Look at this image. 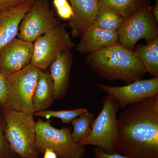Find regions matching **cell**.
Returning a JSON list of instances; mask_svg holds the SVG:
<instances>
[{
	"label": "cell",
	"mask_w": 158,
	"mask_h": 158,
	"mask_svg": "<svg viewBox=\"0 0 158 158\" xmlns=\"http://www.w3.org/2000/svg\"><path fill=\"white\" fill-rule=\"evenodd\" d=\"M118 120L116 152L128 158H158V95L129 105Z\"/></svg>",
	"instance_id": "6da1fadb"
},
{
	"label": "cell",
	"mask_w": 158,
	"mask_h": 158,
	"mask_svg": "<svg viewBox=\"0 0 158 158\" xmlns=\"http://www.w3.org/2000/svg\"><path fill=\"white\" fill-rule=\"evenodd\" d=\"M86 59L94 73L110 81L122 80L128 85L147 73L135 52L119 42L90 53Z\"/></svg>",
	"instance_id": "7a4b0ae2"
},
{
	"label": "cell",
	"mask_w": 158,
	"mask_h": 158,
	"mask_svg": "<svg viewBox=\"0 0 158 158\" xmlns=\"http://www.w3.org/2000/svg\"><path fill=\"white\" fill-rule=\"evenodd\" d=\"M2 112L5 122L4 135L14 152L20 158H39L34 116L11 109Z\"/></svg>",
	"instance_id": "3957f363"
},
{
	"label": "cell",
	"mask_w": 158,
	"mask_h": 158,
	"mask_svg": "<svg viewBox=\"0 0 158 158\" xmlns=\"http://www.w3.org/2000/svg\"><path fill=\"white\" fill-rule=\"evenodd\" d=\"M102 108L97 118L91 124L89 135L78 142L81 146L91 145L109 153L116 152L118 135V120L116 114L119 110L118 102L108 95L103 98Z\"/></svg>",
	"instance_id": "277c9868"
},
{
	"label": "cell",
	"mask_w": 158,
	"mask_h": 158,
	"mask_svg": "<svg viewBox=\"0 0 158 158\" xmlns=\"http://www.w3.org/2000/svg\"><path fill=\"white\" fill-rule=\"evenodd\" d=\"M36 145L38 152L44 153L50 148L59 158H83L86 148L76 143L72 138L71 127L59 129L52 126L51 121L39 119L36 122Z\"/></svg>",
	"instance_id": "5b68a950"
},
{
	"label": "cell",
	"mask_w": 158,
	"mask_h": 158,
	"mask_svg": "<svg viewBox=\"0 0 158 158\" xmlns=\"http://www.w3.org/2000/svg\"><path fill=\"white\" fill-rule=\"evenodd\" d=\"M40 70L30 63L6 77L10 109L34 116L33 97Z\"/></svg>",
	"instance_id": "8992f818"
},
{
	"label": "cell",
	"mask_w": 158,
	"mask_h": 158,
	"mask_svg": "<svg viewBox=\"0 0 158 158\" xmlns=\"http://www.w3.org/2000/svg\"><path fill=\"white\" fill-rule=\"evenodd\" d=\"M34 52L31 64L45 70L63 51L70 50L74 46L64 24L40 36L34 42Z\"/></svg>",
	"instance_id": "52a82bcc"
},
{
	"label": "cell",
	"mask_w": 158,
	"mask_h": 158,
	"mask_svg": "<svg viewBox=\"0 0 158 158\" xmlns=\"http://www.w3.org/2000/svg\"><path fill=\"white\" fill-rule=\"evenodd\" d=\"M118 42L133 50L138 40L145 39L148 43L158 37V23L148 5L125 18L117 32Z\"/></svg>",
	"instance_id": "ba28073f"
},
{
	"label": "cell",
	"mask_w": 158,
	"mask_h": 158,
	"mask_svg": "<svg viewBox=\"0 0 158 158\" xmlns=\"http://www.w3.org/2000/svg\"><path fill=\"white\" fill-rule=\"evenodd\" d=\"M60 24L48 0H34L21 22L17 36L19 39L34 42L40 36Z\"/></svg>",
	"instance_id": "9c48e42d"
},
{
	"label": "cell",
	"mask_w": 158,
	"mask_h": 158,
	"mask_svg": "<svg viewBox=\"0 0 158 158\" xmlns=\"http://www.w3.org/2000/svg\"><path fill=\"white\" fill-rule=\"evenodd\" d=\"M97 87L116 100L119 108L124 109L144 99L158 95V77L147 80L140 79L121 87L103 84H98Z\"/></svg>",
	"instance_id": "30bf717a"
},
{
	"label": "cell",
	"mask_w": 158,
	"mask_h": 158,
	"mask_svg": "<svg viewBox=\"0 0 158 158\" xmlns=\"http://www.w3.org/2000/svg\"><path fill=\"white\" fill-rule=\"evenodd\" d=\"M33 43L15 38L0 50V73L7 77L21 70L31 63Z\"/></svg>",
	"instance_id": "8fae6325"
},
{
	"label": "cell",
	"mask_w": 158,
	"mask_h": 158,
	"mask_svg": "<svg viewBox=\"0 0 158 158\" xmlns=\"http://www.w3.org/2000/svg\"><path fill=\"white\" fill-rule=\"evenodd\" d=\"M71 5L73 16L68 25L74 37L81 36L91 27L98 14L100 5L98 0H69Z\"/></svg>",
	"instance_id": "7c38bea8"
},
{
	"label": "cell",
	"mask_w": 158,
	"mask_h": 158,
	"mask_svg": "<svg viewBox=\"0 0 158 158\" xmlns=\"http://www.w3.org/2000/svg\"><path fill=\"white\" fill-rule=\"evenodd\" d=\"M34 1L27 0L17 6L0 11V50L17 36L21 22Z\"/></svg>",
	"instance_id": "4fadbf2b"
},
{
	"label": "cell",
	"mask_w": 158,
	"mask_h": 158,
	"mask_svg": "<svg viewBox=\"0 0 158 158\" xmlns=\"http://www.w3.org/2000/svg\"><path fill=\"white\" fill-rule=\"evenodd\" d=\"M73 57L70 50L63 51L50 65L54 84V100L61 99L67 93Z\"/></svg>",
	"instance_id": "5bb4252c"
},
{
	"label": "cell",
	"mask_w": 158,
	"mask_h": 158,
	"mask_svg": "<svg viewBox=\"0 0 158 158\" xmlns=\"http://www.w3.org/2000/svg\"><path fill=\"white\" fill-rule=\"evenodd\" d=\"M118 42L117 32L91 27L81 35L77 51L81 54L93 52Z\"/></svg>",
	"instance_id": "9a60e30c"
},
{
	"label": "cell",
	"mask_w": 158,
	"mask_h": 158,
	"mask_svg": "<svg viewBox=\"0 0 158 158\" xmlns=\"http://www.w3.org/2000/svg\"><path fill=\"white\" fill-rule=\"evenodd\" d=\"M54 84L50 73L40 70L33 97L35 112L47 110L54 101Z\"/></svg>",
	"instance_id": "2e32d148"
},
{
	"label": "cell",
	"mask_w": 158,
	"mask_h": 158,
	"mask_svg": "<svg viewBox=\"0 0 158 158\" xmlns=\"http://www.w3.org/2000/svg\"><path fill=\"white\" fill-rule=\"evenodd\" d=\"M141 59L147 73L158 77V36L145 45L139 46L134 51Z\"/></svg>",
	"instance_id": "e0dca14e"
},
{
	"label": "cell",
	"mask_w": 158,
	"mask_h": 158,
	"mask_svg": "<svg viewBox=\"0 0 158 158\" xmlns=\"http://www.w3.org/2000/svg\"><path fill=\"white\" fill-rule=\"evenodd\" d=\"M100 6L118 12L126 18L148 5L150 0H98Z\"/></svg>",
	"instance_id": "ac0fdd59"
},
{
	"label": "cell",
	"mask_w": 158,
	"mask_h": 158,
	"mask_svg": "<svg viewBox=\"0 0 158 158\" xmlns=\"http://www.w3.org/2000/svg\"><path fill=\"white\" fill-rule=\"evenodd\" d=\"M124 19V18L118 12L100 6L98 14L92 27L117 32Z\"/></svg>",
	"instance_id": "d6986e66"
},
{
	"label": "cell",
	"mask_w": 158,
	"mask_h": 158,
	"mask_svg": "<svg viewBox=\"0 0 158 158\" xmlns=\"http://www.w3.org/2000/svg\"><path fill=\"white\" fill-rule=\"evenodd\" d=\"M94 120V115L88 111L82 113L71 122L73 128L71 136L75 142L78 143L89 135Z\"/></svg>",
	"instance_id": "ffe728a7"
},
{
	"label": "cell",
	"mask_w": 158,
	"mask_h": 158,
	"mask_svg": "<svg viewBox=\"0 0 158 158\" xmlns=\"http://www.w3.org/2000/svg\"><path fill=\"white\" fill-rule=\"evenodd\" d=\"M88 111L87 109L83 108L60 111L45 110L35 112L34 116H40L48 119H49L51 117H56L60 118L64 123H69L82 113Z\"/></svg>",
	"instance_id": "44dd1931"
},
{
	"label": "cell",
	"mask_w": 158,
	"mask_h": 158,
	"mask_svg": "<svg viewBox=\"0 0 158 158\" xmlns=\"http://www.w3.org/2000/svg\"><path fill=\"white\" fill-rule=\"evenodd\" d=\"M5 120L2 111L0 113V158H19L5 138Z\"/></svg>",
	"instance_id": "7402d4cb"
},
{
	"label": "cell",
	"mask_w": 158,
	"mask_h": 158,
	"mask_svg": "<svg viewBox=\"0 0 158 158\" xmlns=\"http://www.w3.org/2000/svg\"><path fill=\"white\" fill-rule=\"evenodd\" d=\"M0 107L2 110L10 109L6 77L0 73Z\"/></svg>",
	"instance_id": "603a6c76"
},
{
	"label": "cell",
	"mask_w": 158,
	"mask_h": 158,
	"mask_svg": "<svg viewBox=\"0 0 158 158\" xmlns=\"http://www.w3.org/2000/svg\"><path fill=\"white\" fill-rule=\"evenodd\" d=\"M59 17L63 19L69 20L73 16V12L70 4L68 3L65 6L56 9Z\"/></svg>",
	"instance_id": "cb8c5ba5"
},
{
	"label": "cell",
	"mask_w": 158,
	"mask_h": 158,
	"mask_svg": "<svg viewBox=\"0 0 158 158\" xmlns=\"http://www.w3.org/2000/svg\"><path fill=\"white\" fill-rule=\"evenodd\" d=\"M94 154L96 158H128L117 152L113 153L105 152L104 151L98 147L94 148Z\"/></svg>",
	"instance_id": "d4e9b609"
},
{
	"label": "cell",
	"mask_w": 158,
	"mask_h": 158,
	"mask_svg": "<svg viewBox=\"0 0 158 158\" xmlns=\"http://www.w3.org/2000/svg\"><path fill=\"white\" fill-rule=\"evenodd\" d=\"M27 0H0V11L15 7Z\"/></svg>",
	"instance_id": "484cf974"
},
{
	"label": "cell",
	"mask_w": 158,
	"mask_h": 158,
	"mask_svg": "<svg viewBox=\"0 0 158 158\" xmlns=\"http://www.w3.org/2000/svg\"><path fill=\"white\" fill-rule=\"evenodd\" d=\"M44 158H59L57 154L50 148H46L44 151Z\"/></svg>",
	"instance_id": "4316f807"
},
{
	"label": "cell",
	"mask_w": 158,
	"mask_h": 158,
	"mask_svg": "<svg viewBox=\"0 0 158 158\" xmlns=\"http://www.w3.org/2000/svg\"><path fill=\"white\" fill-rule=\"evenodd\" d=\"M53 2L56 9L65 6L69 3L67 0H53Z\"/></svg>",
	"instance_id": "83f0119b"
},
{
	"label": "cell",
	"mask_w": 158,
	"mask_h": 158,
	"mask_svg": "<svg viewBox=\"0 0 158 158\" xmlns=\"http://www.w3.org/2000/svg\"><path fill=\"white\" fill-rule=\"evenodd\" d=\"M156 1L155 4L152 8V11L156 22L158 23V0Z\"/></svg>",
	"instance_id": "f1b7e54d"
},
{
	"label": "cell",
	"mask_w": 158,
	"mask_h": 158,
	"mask_svg": "<svg viewBox=\"0 0 158 158\" xmlns=\"http://www.w3.org/2000/svg\"><path fill=\"white\" fill-rule=\"evenodd\" d=\"M2 109H1V107H0V113H1V112H2Z\"/></svg>",
	"instance_id": "f546056e"
}]
</instances>
